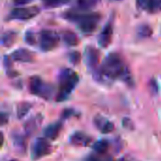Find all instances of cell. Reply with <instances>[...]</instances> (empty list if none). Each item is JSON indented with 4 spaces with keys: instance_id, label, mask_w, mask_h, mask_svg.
<instances>
[{
    "instance_id": "1",
    "label": "cell",
    "mask_w": 161,
    "mask_h": 161,
    "mask_svg": "<svg viewBox=\"0 0 161 161\" xmlns=\"http://www.w3.org/2000/svg\"><path fill=\"white\" fill-rule=\"evenodd\" d=\"M97 80L122 79L127 84H132V76L124 58L118 53H110L104 59L98 72L93 75Z\"/></svg>"
},
{
    "instance_id": "2",
    "label": "cell",
    "mask_w": 161,
    "mask_h": 161,
    "mask_svg": "<svg viewBox=\"0 0 161 161\" xmlns=\"http://www.w3.org/2000/svg\"><path fill=\"white\" fill-rule=\"evenodd\" d=\"M62 17L67 21L76 24L79 30L85 34H92L101 21V14L98 12H88L80 9H70L63 12Z\"/></svg>"
},
{
    "instance_id": "3",
    "label": "cell",
    "mask_w": 161,
    "mask_h": 161,
    "mask_svg": "<svg viewBox=\"0 0 161 161\" xmlns=\"http://www.w3.org/2000/svg\"><path fill=\"white\" fill-rule=\"evenodd\" d=\"M78 75L70 68H64L58 75V85L59 89L56 95L57 102L65 101L75 89L78 84Z\"/></svg>"
},
{
    "instance_id": "4",
    "label": "cell",
    "mask_w": 161,
    "mask_h": 161,
    "mask_svg": "<svg viewBox=\"0 0 161 161\" xmlns=\"http://www.w3.org/2000/svg\"><path fill=\"white\" fill-rule=\"evenodd\" d=\"M28 90L31 94L45 100H50L55 93V88L53 85L44 82L39 76H32L29 78Z\"/></svg>"
},
{
    "instance_id": "5",
    "label": "cell",
    "mask_w": 161,
    "mask_h": 161,
    "mask_svg": "<svg viewBox=\"0 0 161 161\" xmlns=\"http://www.w3.org/2000/svg\"><path fill=\"white\" fill-rule=\"evenodd\" d=\"M59 42L58 34L50 29H42L39 32L37 37V43L42 51L48 52L55 49Z\"/></svg>"
},
{
    "instance_id": "6",
    "label": "cell",
    "mask_w": 161,
    "mask_h": 161,
    "mask_svg": "<svg viewBox=\"0 0 161 161\" xmlns=\"http://www.w3.org/2000/svg\"><path fill=\"white\" fill-rule=\"evenodd\" d=\"M40 13V8L36 6L28 7V8H13L7 20L8 21H26L29 19L34 18Z\"/></svg>"
},
{
    "instance_id": "7",
    "label": "cell",
    "mask_w": 161,
    "mask_h": 161,
    "mask_svg": "<svg viewBox=\"0 0 161 161\" xmlns=\"http://www.w3.org/2000/svg\"><path fill=\"white\" fill-rule=\"evenodd\" d=\"M52 151V147L47 139H37L31 147V158L33 160H38L45 156H48Z\"/></svg>"
},
{
    "instance_id": "8",
    "label": "cell",
    "mask_w": 161,
    "mask_h": 161,
    "mask_svg": "<svg viewBox=\"0 0 161 161\" xmlns=\"http://www.w3.org/2000/svg\"><path fill=\"white\" fill-rule=\"evenodd\" d=\"M84 58H85V62L88 68L92 71L93 75H94L99 70V68H97L98 63H99V58H100L99 51L93 46H87L85 48Z\"/></svg>"
},
{
    "instance_id": "9",
    "label": "cell",
    "mask_w": 161,
    "mask_h": 161,
    "mask_svg": "<svg viewBox=\"0 0 161 161\" xmlns=\"http://www.w3.org/2000/svg\"><path fill=\"white\" fill-rule=\"evenodd\" d=\"M138 8L150 14L161 12V0H136Z\"/></svg>"
},
{
    "instance_id": "10",
    "label": "cell",
    "mask_w": 161,
    "mask_h": 161,
    "mask_svg": "<svg viewBox=\"0 0 161 161\" xmlns=\"http://www.w3.org/2000/svg\"><path fill=\"white\" fill-rule=\"evenodd\" d=\"M112 34H113V26H112V21L109 20L105 26L103 27L102 31L100 32L98 36V42L101 47L106 48L108 47L112 40Z\"/></svg>"
},
{
    "instance_id": "11",
    "label": "cell",
    "mask_w": 161,
    "mask_h": 161,
    "mask_svg": "<svg viewBox=\"0 0 161 161\" xmlns=\"http://www.w3.org/2000/svg\"><path fill=\"white\" fill-rule=\"evenodd\" d=\"M42 114H36L33 117H31L30 119H28L24 125V130L25 132V134L27 136H31L33 135L38 128L41 126V124L42 122Z\"/></svg>"
},
{
    "instance_id": "12",
    "label": "cell",
    "mask_w": 161,
    "mask_h": 161,
    "mask_svg": "<svg viewBox=\"0 0 161 161\" xmlns=\"http://www.w3.org/2000/svg\"><path fill=\"white\" fill-rule=\"evenodd\" d=\"M93 123L96 128L100 130L101 133H104V134H108L114 129L113 123L101 115H96L93 119Z\"/></svg>"
},
{
    "instance_id": "13",
    "label": "cell",
    "mask_w": 161,
    "mask_h": 161,
    "mask_svg": "<svg viewBox=\"0 0 161 161\" xmlns=\"http://www.w3.org/2000/svg\"><path fill=\"white\" fill-rule=\"evenodd\" d=\"M12 60L19 61V62H31L34 60V54L25 48L16 49L11 53L9 56Z\"/></svg>"
},
{
    "instance_id": "14",
    "label": "cell",
    "mask_w": 161,
    "mask_h": 161,
    "mask_svg": "<svg viewBox=\"0 0 161 161\" xmlns=\"http://www.w3.org/2000/svg\"><path fill=\"white\" fill-rule=\"evenodd\" d=\"M61 128H62V123L60 121L52 123L44 128L43 135L45 136L46 139L56 140L58 137V135L61 131Z\"/></svg>"
},
{
    "instance_id": "15",
    "label": "cell",
    "mask_w": 161,
    "mask_h": 161,
    "mask_svg": "<svg viewBox=\"0 0 161 161\" xmlns=\"http://www.w3.org/2000/svg\"><path fill=\"white\" fill-rule=\"evenodd\" d=\"M91 142L92 137L80 131L75 132L70 137V143L75 146H88L91 143Z\"/></svg>"
},
{
    "instance_id": "16",
    "label": "cell",
    "mask_w": 161,
    "mask_h": 161,
    "mask_svg": "<svg viewBox=\"0 0 161 161\" xmlns=\"http://www.w3.org/2000/svg\"><path fill=\"white\" fill-rule=\"evenodd\" d=\"M61 37L63 42L69 46H75L79 43V39L77 35L71 30H64Z\"/></svg>"
},
{
    "instance_id": "17",
    "label": "cell",
    "mask_w": 161,
    "mask_h": 161,
    "mask_svg": "<svg viewBox=\"0 0 161 161\" xmlns=\"http://www.w3.org/2000/svg\"><path fill=\"white\" fill-rule=\"evenodd\" d=\"M16 39H17V33L12 30H8L3 33L1 37V44L5 47H9L14 43Z\"/></svg>"
},
{
    "instance_id": "18",
    "label": "cell",
    "mask_w": 161,
    "mask_h": 161,
    "mask_svg": "<svg viewBox=\"0 0 161 161\" xmlns=\"http://www.w3.org/2000/svg\"><path fill=\"white\" fill-rule=\"evenodd\" d=\"M109 142L107 141V140H100L96 142L93 143V145L92 146V150L96 153V154H99V155H105L108 150L109 149Z\"/></svg>"
},
{
    "instance_id": "19",
    "label": "cell",
    "mask_w": 161,
    "mask_h": 161,
    "mask_svg": "<svg viewBox=\"0 0 161 161\" xmlns=\"http://www.w3.org/2000/svg\"><path fill=\"white\" fill-rule=\"evenodd\" d=\"M13 145L17 151L21 153H25L26 149V142L25 137L21 134H15L13 136Z\"/></svg>"
},
{
    "instance_id": "20",
    "label": "cell",
    "mask_w": 161,
    "mask_h": 161,
    "mask_svg": "<svg viewBox=\"0 0 161 161\" xmlns=\"http://www.w3.org/2000/svg\"><path fill=\"white\" fill-rule=\"evenodd\" d=\"M101 0H76V5L78 9L88 11L89 9L94 8Z\"/></svg>"
},
{
    "instance_id": "21",
    "label": "cell",
    "mask_w": 161,
    "mask_h": 161,
    "mask_svg": "<svg viewBox=\"0 0 161 161\" xmlns=\"http://www.w3.org/2000/svg\"><path fill=\"white\" fill-rule=\"evenodd\" d=\"M30 108H31V104L30 103L25 102V101L19 103L18 106H17V117L19 119H23L28 113Z\"/></svg>"
},
{
    "instance_id": "22",
    "label": "cell",
    "mask_w": 161,
    "mask_h": 161,
    "mask_svg": "<svg viewBox=\"0 0 161 161\" xmlns=\"http://www.w3.org/2000/svg\"><path fill=\"white\" fill-rule=\"evenodd\" d=\"M152 33V28L147 25H142L137 29V34L140 38H149Z\"/></svg>"
},
{
    "instance_id": "23",
    "label": "cell",
    "mask_w": 161,
    "mask_h": 161,
    "mask_svg": "<svg viewBox=\"0 0 161 161\" xmlns=\"http://www.w3.org/2000/svg\"><path fill=\"white\" fill-rule=\"evenodd\" d=\"M44 6L47 8H58L67 4L70 0H42Z\"/></svg>"
},
{
    "instance_id": "24",
    "label": "cell",
    "mask_w": 161,
    "mask_h": 161,
    "mask_svg": "<svg viewBox=\"0 0 161 161\" xmlns=\"http://www.w3.org/2000/svg\"><path fill=\"white\" fill-rule=\"evenodd\" d=\"M37 37H38V34L34 33L33 31L28 30L25 35V41L29 45H35L37 43Z\"/></svg>"
},
{
    "instance_id": "25",
    "label": "cell",
    "mask_w": 161,
    "mask_h": 161,
    "mask_svg": "<svg viewBox=\"0 0 161 161\" xmlns=\"http://www.w3.org/2000/svg\"><path fill=\"white\" fill-rule=\"evenodd\" d=\"M68 57H69V60L75 65L78 64L81 59V55L78 51H72L71 53H69Z\"/></svg>"
},
{
    "instance_id": "26",
    "label": "cell",
    "mask_w": 161,
    "mask_h": 161,
    "mask_svg": "<svg viewBox=\"0 0 161 161\" xmlns=\"http://www.w3.org/2000/svg\"><path fill=\"white\" fill-rule=\"evenodd\" d=\"M103 155H92L90 156L87 160L86 161H114L112 160L110 158H108V157H102ZM119 161H124V160H119Z\"/></svg>"
},
{
    "instance_id": "27",
    "label": "cell",
    "mask_w": 161,
    "mask_h": 161,
    "mask_svg": "<svg viewBox=\"0 0 161 161\" xmlns=\"http://www.w3.org/2000/svg\"><path fill=\"white\" fill-rule=\"evenodd\" d=\"M75 114V112L72 109V108H66L62 111V118L63 119H67L70 118L72 116H74Z\"/></svg>"
},
{
    "instance_id": "28",
    "label": "cell",
    "mask_w": 161,
    "mask_h": 161,
    "mask_svg": "<svg viewBox=\"0 0 161 161\" xmlns=\"http://www.w3.org/2000/svg\"><path fill=\"white\" fill-rule=\"evenodd\" d=\"M33 0H13V4L15 6H24L26 4H29Z\"/></svg>"
},
{
    "instance_id": "29",
    "label": "cell",
    "mask_w": 161,
    "mask_h": 161,
    "mask_svg": "<svg viewBox=\"0 0 161 161\" xmlns=\"http://www.w3.org/2000/svg\"><path fill=\"white\" fill-rule=\"evenodd\" d=\"M8 116H7L5 113H2V114H1V124H2V125H5L6 122L8 121Z\"/></svg>"
},
{
    "instance_id": "30",
    "label": "cell",
    "mask_w": 161,
    "mask_h": 161,
    "mask_svg": "<svg viewBox=\"0 0 161 161\" xmlns=\"http://www.w3.org/2000/svg\"><path fill=\"white\" fill-rule=\"evenodd\" d=\"M10 161H17V160H14V159H12V160H10Z\"/></svg>"
},
{
    "instance_id": "31",
    "label": "cell",
    "mask_w": 161,
    "mask_h": 161,
    "mask_svg": "<svg viewBox=\"0 0 161 161\" xmlns=\"http://www.w3.org/2000/svg\"><path fill=\"white\" fill-rule=\"evenodd\" d=\"M115 1H120V0H115Z\"/></svg>"
}]
</instances>
